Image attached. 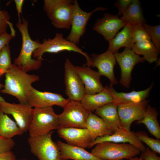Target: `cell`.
<instances>
[{
    "label": "cell",
    "instance_id": "obj_24",
    "mask_svg": "<svg viewBox=\"0 0 160 160\" xmlns=\"http://www.w3.org/2000/svg\"><path fill=\"white\" fill-rule=\"evenodd\" d=\"M132 26L126 24L113 38L108 41V49L113 54L118 52L122 47L132 49L134 44L132 37Z\"/></svg>",
    "mask_w": 160,
    "mask_h": 160
},
{
    "label": "cell",
    "instance_id": "obj_10",
    "mask_svg": "<svg viewBox=\"0 0 160 160\" xmlns=\"http://www.w3.org/2000/svg\"><path fill=\"white\" fill-rule=\"evenodd\" d=\"M65 94L70 101L80 102L85 94L84 85L74 66L68 58L64 64Z\"/></svg>",
    "mask_w": 160,
    "mask_h": 160
},
{
    "label": "cell",
    "instance_id": "obj_38",
    "mask_svg": "<svg viewBox=\"0 0 160 160\" xmlns=\"http://www.w3.org/2000/svg\"><path fill=\"white\" fill-rule=\"evenodd\" d=\"M142 155L143 160H160V157L158 156L156 153L151 151L148 147L146 148Z\"/></svg>",
    "mask_w": 160,
    "mask_h": 160
},
{
    "label": "cell",
    "instance_id": "obj_36",
    "mask_svg": "<svg viewBox=\"0 0 160 160\" xmlns=\"http://www.w3.org/2000/svg\"><path fill=\"white\" fill-rule=\"evenodd\" d=\"M15 145V142L12 138H7L0 135V153L11 150Z\"/></svg>",
    "mask_w": 160,
    "mask_h": 160
},
{
    "label": "cell",
    "instance_id": "obj_32",
    "mask_svg": "<svg viewBox=\"0 0 160 160\" xmlns=\"http://www.w3.org/2000/svg\"><path fill=\"white\" fill-rule=\"evenodd\" d=\"M142 25L149 33L151 40L157 49L160 51V25H151L144 23Z\"/></svg>",
    "mask_w": 160,
    "mask_h": 160
},
{
    "label": "cell",
    "instance_id": "obj_37",
    "mask_svg": "<svg viewBox=\"0 0 160 160\" xmlns=\"http://www.w3.org/2000/svg\"><path fill=\"white\" fill-rule=\"evenodd\" d=\"M133 0H118L116 1L114 5L118 9L117 15L121 16L123 13L127 8Z\"/></svg>",
    "mask_w": 160,
    "mask_h": 160
},
{
    "label": "cell",
    "instance_id": "obj_4",
    "mask_svg": "<svg viewBox=\"0 0 160 160\" xmlns=\"http://www.w3.org/2000/svg\"><path fill=\"white\" fill-rule=\"evenodd\" d=\"M60 127L58 114L52 107L34 108L28 129L30 137L45 135Z\"/></svg>",
    "mask_w": 160,
    "mask_h": 160
},
{
    "label": "cell",
    "instance_id": "obj_26",
    "mask_svg": "<svg viewBox=\"0 0 160 160\" xmlns=\"http://www.w3.org/2000/svg\"><path fill=\"white\" fill-rule=\"evenodd\" d=\"M120 18L132 26L146 23L140 1L133 0Z\"/></svg>",
    "mask_w": 160,
    "mask_h": 160
},
{
    "label": "cell",
    "instance_id": "obj_23",
    "mask_svg": "<svg viewBox=\"0 0 160 160\" xmlns=\"http://www.w3.org/2000/svg\"><path fill=\"white\" fill-rule=\"evenodd\" d=\"M117 106L113 102L106 104L95 111V114L103 119L113 133L121 127Z\"/></svg>",
    "mask_w": 160,
    "mask_h": 160
},
{
    "label": "cell",
    "instance_id": "obj_2",
    "mask_svg": "<svg viewBox=\"0 0 160 160\" xmlns=\"http://www.w3.org/2000/svg\"><path fill=\"white\" fill-rule=\"evenodd\" d=\"M28 22L23 18V22H17L16 26L21 33L22 45L18 57L14 60V64L21 67L26 72L36 70L41 66L42 60L32 58L33 52L41 44L39 40H32L28 31Z\"/></svg>",
    "mask_w": 160,
    "mask_h": 160
},
{
    "label": "cell",
    "instance_id": "obj_29",
    "mask_svg": "<svg viewBox=\"0 0 160 160\" xmlns=\"http://www.w3.org/2000/svg\"><path fill=\"white\" fill-rule=\"evenodd\" d=\"M23 133L16 122L0 109V135L7 138L11 139Z\"/></svg>",
    "mask_w": 160,
    "mask_h": 160
},
{
    "label": "cell",
    "instance_id": "obj_39",
    "mask_svg": "<svg viewBox=\"0 0 160 160\" xmlns=\"http://www.w3.org/2000/svg\"><path fill=\"white\" fill-rule=\"evenodd\" d=\"M14 33L9 34L7 32L0 36V51L15 36Z\"/></svg>",
    "mask_w": 160,
    "mask_h": 160
},
{
    "label": "cell",
    "instance_id": "obj_41",
    "mask_svg": "<svg viewBox=\"0 0 160 160\" xmlns=\"http://www.w3.org/2000/svg\"><path fill=\"white\" fill-rule=\"evenodd\" d=\"M16 9L17 12L18 16V22H22L20 17V14L22 13V9L23 3L24 0H15Z\"/></svg>",
    "mask_w": 160,
    "mask_h": 160
},
{
    "label": "cell",
    "instance_id": "obj_31",
    "mask_svg": "<svg viewBox=\"0 0 160 160\" xmlns=\"http://www.w3.org/2000/svg\"><path fill=\"white\" fill-rule=\"evenodd\" d=\"M135 134L140 141L147 145L152 151L160 153V139L150 137L143 131H138L135 132Z\"/></svg>",
    "mask_w": 160,
    "mask_h": 160
},
{
    "label": "cell",
    "instance_id": "obj_44",
    "mask_svg": "<svg viewBox=\"0 0 160 160\" xmlns=\"http://www.w3.org/2000/svg\"><path fill=\"white\" fill-rule=\"evenodd\" d=\"M138 160H143V157L142 154L139 158H138Z\"/></svg>",
    "mask_w": 160,
    "mask_h": 160
},
{
    "label": "cell",
    "instance_id": "obj_8",
    "mask_svg": "<svg viewBox=\"0 0 160 160\" xmlns=\"http://www.w3.org/2000/svg\"><path fill=\"white\" fill-rule=\"evenodd\" d=\"M107 9L98 7L92 11L87 12L81 9L77 0L74 1L72 6L71 31L67 39L78 44L85 32L86 26L92 14L97 11L105 10Z\"/></svg>",
    "mask_w": 160,
    "mask_h": 160
},
{
    "label": "cell",
    "instance_id": "obj_3",
    "mask_svg": "<svg viewBox=\"0 0 160 160\" xmlns=\"http://www.w3.org/2000/svg\"><path fill=\"white\" fill-rule=\"evenodd\" d=\"M140 152L129 143L104 142L95 145L91 153L104 160H122L135 157Z\"/></svg>",
    "mask_w": 160,
    "mask_h": 160
},
{
    "label": "cell",
    "instance_id": "obj_16",
    "mask_svg": "<svg viewBox=\"0 0 160 160\" xmlns=\"http://www.w3.org/2000/svg\"><path fill=\"white\" fill-rule=\"evenodd\" d=\"M104 142L129 143L134 145L140 152H143L146 149L145 145L138 139L135 132L127 130L121 127H119L112 135L97 137L91 142L89 148L97 143Z\"/></svg>",
    "mask_w": 160,
    "mask_h": 160
},
{
    "label": "cell",
    "instance_id": "obj_34",
    "mask_svg": "<svg viewBox=\"0 0 160 160\" xmlns=\"http://www.w3.org/2000/svg\"><path fill=\"white\" fill-rule=\"evenodd\" d=\"M10 18L7 11L4 9L0 11V36L7 32L8 25L11 24L9 21Z\"/></svg>",
    "mask_w": 160,
    "mask_h": 160
},
{
    "label": "cell",
    "instance_id": "obj_43",
    "mask_svg": "<svg viewBox=\"0 0 160 160\" xmlns=\"http://www.w3.org/2000/svg\"><path fill=\"white\" fill-rule=\"evenodd\" d=\"M138 158L135 157L131 159H128V160H138Z\"/></svg>",
    "mask_w": 160,
    "mask_h": 160
},
{
    "label": "cell",
    "instance_id": "obj_21",
    "mask_svg": "<svg viewBox=\"0 0 160 160\" xmlns=\"http://www.w3.org/2000/svg\"><path fill=\"white\" fill-rule=\"evenodd\" d=\"M57 143L60 151L61 160H104L84 148L71 145L60 140L58 141Z\"/></svg>",
    "mask_w": 160,
    "mask_h": 160
},
{
    "label": "cell",
    "instance_id": "obj_48",
    "mask_svg": "<svg viewBox=\"0 0 160 160\" xmlns=\"http://www.w3.org/2000/svg\"></svg>",
    "mask_w": 160,
    "mask_h": 160
},
{
    "label": "cell",
    "instance_id": "obj_35",
    "mask_svg": "<svg viewBox=\"0 0 160 160\" xmlns=\"http://www.w3.org/2000/svg\"><path fill=\"white\" fill-rule=\"evenodd\" d=\"M73 2L71 0H44L43 8L46 12L62 5L72 4Z\"/></svg>",
    "mask_w": 160,
    "mask_h": 160
},
{
    "label": "cell",
    "instance_id": "obj_22",
    "mask_svg": "<svg viewBox=\"0 0 160 160\" xmlns=\"http://www.w3.org/2000/svg\"><path fill=\"white\" fill-rule=\"evenodd\" d=\"M153 86L152 84L145 90L133 91L128 93L117 92L111 84L109 87L113 98V102L118 105L121 104L139 103L145 100L148 96Z\"/></svg>",
    "mask_w": 160,
    "mask_h": 160
},
{
    "label": "cell",
    "instance_id": "obj_12",
    "mask_svg": "<svg viewBox=\"0 0 160 160\" xmlns=\"http://www.w3.org/2000/svg\"><path fill=\"white\" fill-rule=\"evenodd\" d=\"M148 102V100H145L139 103L118 105L117 111L121 127L130 131L132 122L139 121L143 118Z\"/></svg>",
    "mask_w": 160,
    "mask_h": 160
},
{
    "label": "cell",
    "instance_id": "obj_42",
    "mask_svg": "<svg viewBox=\"0 0 160 160\" xmlns=\"http://www.w3.org/2000/svg\"><path fill=\"white\" fill-rule=\"evenodd\" d=\"M5 101L3 98L0 95V103Z\"/></svg>",
    "mask_w": 160,
    "mask_h": 160
},
{
    "label": "cell",
    "instance_id": "obj_18",
    "mask_svg": "<svg viewBox=\"0 0 160 160\" xmlns=\"http://www.w3.org/2000/svg\"><path fill=\"white\" fill-rule=\"evenodd\" d=\"M75 68L84 85L85 94H96L103 89L98 72L88 66H75Z\"/></svg>",
    "mask_w": 160,
    "mask_h": 160
},
{
    "label": "cell",
    "instance_id": "obj_7",
    "mask_svg": "<svg viewBox=\"0 0 160 160\" xmlns=\"http://www.w3.org/2000/svg\"><path fill=\"white\" fill-rule=\"evenodd\" d=\"M63 109V112L58 114L59 128H86L87 121L90 112L80 102L70 101Z\"/></svg>",
    "mask_w": 160,
    "mask_h": 160
},
{
    "label": "cell",
    "instance_id": "obj_5",
    "mask_svg": "<svg viewBox=\"0 0 160 160\" xmlns=\"http://www.w3.org/2000/svg\"><path fill=\"white\" fill-rule=\"evenodd\" d=\"M65 51L74 52L83 55L87 60V66L89 67L91 57L76 44L65 39L61 33H56L53 39H44L39 47L33 52V56L37 59L42 60V55L45 52L57 53Z\"/></svg>",
    "mask_w": 160,
    "mask_h": 160
},
{
    "label": "cell",
    "instance_id": "obj_28",
    "mask_svg": "<svg viewBox=\"0 0 160 160\" xmlns=\"http://www.w3.org/2000/svg\"><path fill=\"white\" fill-rule=\"evenodd\" d=\"M158 114V112L154 107L148 105L143 118L136 122L138 124H144L152 135L160 139V126L157 119Z\"/></svg>",
    "mask_w": 160,
    "mask_h": 160
},
{
    "label": "cell",
    "instance_id": "obj_6",
    "mask_svg": "<svg viewBox=\"0 0 160 160\" xmlns=\"http://www.w3.org/2000/svg\"><path fill=\"white\" fill-rule=\"evenodd\" d=\"M53 132L28 137V142L31 151L39 160H61L59 148L52 138Z\"/></svg>",
    "mask_w": 160,
    "mask_h": 160
},
{
    "label": "cell",
    "instance_id": "obj_20",
    "mask_svg": "<svg viewBox=\"0 0 160 160\" xmlns=\"http://www.w3.org/2000/svg\"><path fill=\"white\" fill-rule=\"evenodd\" d=\"M80 102L87 110L92 112L106 104L113 103V99L109 87L106 86L98 93L85 94Z\"/></svg>",
    "mask_w": 160,
    "mask_h": 160
},
{
    "label": "cell",
    "instance_id": "obj_15",
    "mask_svg": "<svg viewBox=\"0 0 160 160\" xmlns=\"http://www.w3.org/2000/svg\"><path fill=\"white\" fill-rule=\"evenodd\" d=\"M126 25L117 15L107 13L104 14L102 18L97 20L93 29L108 41L113 38Z\"/></svg>",
    "mask_w": 160,
    "mask_h": 160
},
{
    "label": "cell",
    "instance_id": "obj_46",
    "mask_svg": "<svg viewBox=\"0 0 160 160\" xmlns=\"http://www.w3.org/2000/svg\"><path fill=\"white\" fill-rule=\"evenodd\" d=\"M16 160H28L25 159H16Z\"/></svg>",
    "mask_w": 160,
    "mask_h": 160
},
{
    "label": "cell",
    "instance_id": "obj_47",
    "mask_svg": "<svg viewBox=\"0 0 160 160\" xmlns=\"http://www.w3.org/2000/svg\"></svg>",
    "mask_w": 160,
    "mask_h": 160
},
{
    "label": "cell",
    "instance_id": "obj_45",
    "mask_svg": "<svg viewBox=\"0 0 160 160\" xmlns=\"http://www.w3.org/2000/svg\"><path fill=\"white\" fill-rule=\"evenodd\" d=\"M3 87V85L1 83L0 80V89H1Z\"/></svg>",
    "mask_w": 160,
    "mask_h": 160
},
{
    "label": "cell",
    "instance_id": "obj_13",
    "mask_svg": "<svg viewBox=\"0 0 160 160\" xmlns=\"http://www.w3.org/2000/svg\"><path fill=\"white\" fill-rule=\"evenodd\" d=\"M70 100L58 93L41 92L33 87L29 94L27 103L32 107L42 108L56 105L64 108Z\"/></svg>",
    "mask_w": 160,
    "mask_h": 160
},
{
    "label": "cell",
    "instance_id": "obj_9",
    "mask_svg": "<svg viewBox=\"0 0 160 160\" xmlns=\"http://www.w3.org/2000/svg\"><path fill=\"white\" fill-rule=\"evenodd\" d=\"M28 103H0V109L5 113L12 115L24 132L28 130L33 119L34 109Z\"/></svg>",
    "mask_w": 160,
    "mask_h": 160
},
{
    "label": "cell",
    "instance_id": "obj_17",
    "mask_svg": "<svg viewBox=\"0 0 160 160\" xmlns=\"http://www.w3.org/2000/svg\"><path fill=\"white\" fill-rule=\"evenodd\" d=\"M57 133L67 143L84 149L89 148L92 141L89 131L86 128H59L57 129Z\"/></svg>",
    "mask_w": 160,
    "mask_h": 160
},
{
    "label": "cell",
    "instance_id": "obj_30",
    "mask_svg": "<svg viewBox=\"0 0 160 160\" xmlns=\"http://www.w3.org/2000/svg\"><path fill=\"white\" fill-rule=\"evenodd\" d=\"M12 63L9 46L8 44L0 51V76L6 73Z\"/></svg>",
    "mask_w": 160,
    "mask_h": 160
},
{
    "label": "cell",
    "instance_id": "obj_19",
    "mask_svg": "<svg viewBox=\"0 0 160 160\" xmlns=\"http://www.w3.org/2000/svg\"><path fill=\"white\" fill-rule=\"evenodd\" d=\"M73 3L63 4L46 12L55 28H70Z\"/></svg>",
    "mask_w": 160,
    "mask_h": 160
},
{
    "label": "cell",
    "instance_id": "obj_14",
    "mask_svg": "<svg viewBox=\"0 0 160 160\" xmlns=\"http://www.w3.org/2000/svg\"><path fill=\"white\" fill-rule=\"evenodd\" d=\"M91 61L90 67H96L100 76L107 77L112 85L117 84L118 81L114 74V68L116 64L115 57L112 52L109 49L104 52L91 55Z\"/></svg>",
    "mask_w": 160,
    "mask_h": 160
},
{
    "label": "cell",
    "instance_id": "obj_33",
    "mask_svg": "<svg viewBox=\"0 0 160 160\" xmlns=\"http://www.w3.org/2000/svg\"><path fill=\"white\" fill-rule=\"evenodd\" d=\"M132 34L133 41L134 44L144 39L151 40L149 33L142 24L133 26Z\"/></svg>",
    "mask_w": 160,
    "mask_h": 160
},
{
    "label": "cell",
    "instance_id": "obj_40",
    "mask_svg": "<svg viewBox=\"0 0 160 160\" xmlns=\"http://www.w3.org/2000/svg\"><path fill=\"white\" fill-rule=\"evenodd\" d=\"M16 156L13 152L10 151L0 153V160H16Z\"/></svg>",
    "mask_w": 160,
    "mask_h": 160
},
{
    "label": "cell",
    "instance_id": "obj_1",
    "mask_svg": "<svg viewBox=\"0 0 160 160\" xmlns=\"http://www.w3.org/2000/svg\"><path fill=\"white\" fill-rule=\"evenodd\" d=\"M5 76L4 88L1 92L15 97L20 103H27L32 84L39 80V77L28 73L21 67L14 63Z\"/></svg>",
    "mask_w": 160,
    "mask_h": 160
},
{
    "label": "cell",
    "instance_id": "obj_27",
    "mask_svg": "<svg viewBox=\"0 0 160 160\" xmlns=\"http://www.w3.org/2000/svg\"><path fill=\"white\" fill-rule=\"evenodd\" d=\"M138 55L143 56L149 63L157 62L159 52L151 40L144 39L135 43L132 49Z\"/></svg>",
    "mask_w": 160,
    "mask_h": 160
},
{
    "label": "cell",
    "instance_id": "obj_25",
    "mask_svg": "<svg viewBox=\"0 0 160 160\" xmlns=\"http://www.w3.org/2000/svg\"><path fill=\"white\" fill-rule=\"evenodd\" d=\"M86 128L89 131L92 141L97 137L113 133L102 118L90 112L87 121Z\"/></svg>",
    "mask_w": 160,
    "mask_h": 160
},
{
    "label": "cell",
    "instance_id": "obj_11",
    "mask_svg": "<svg viewBox=\"0 0 160 160\" xmlns=\"http://www.w3.org/2000/svg\"><path fill=\"white\" fill-rule=\"evenodd\" d=\"M114 55L121 69L120 83L124 87L128 88L130 86L131 73L134 67L139 63L144 62L145 60L143 57H140L128 48H125L121 52H118Z\"/></svg>",
    "mask_w": 160,
    "mask_h": 160
}]
</instances>
